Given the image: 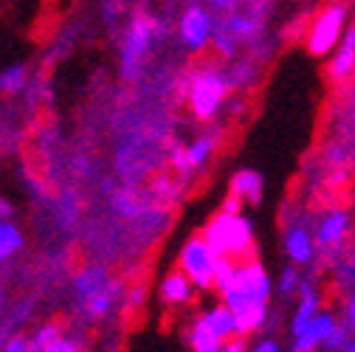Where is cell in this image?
<instances>
[{
  "instance_id": "9a60e30c",
  "label": "cell",
  "mask_w": 355,
  "mask_h": 352,
  "mask_svg": "<svg viewBox=\"0 0 355 352\" xmlns=\"http://www.w3.org/2000/svg\"><path fill=\"white\" fill-rule=\"evenodd\" d=\"M211 152H214V139L211 136H206V139H198L195 144H189L184 152H178V164H184V166H189V169H200L209 158H211Z\"/></svg>"
},
{
  "instance_id": "3957f363",
  "label": "cell",
  "mask_w": 355,
  "mask_h": 352,
  "mask_svg": "<svg viewBox=\"0 0 355 352\" xmlns=\"http://www.w3.org/2000/svg\"><path fill=\"white\" fill-rule=\"evenodd\" d=\"M232 338H237V327H234L232 310L223 301L206 310L189 330V344L198 352H223V346Z\"/></svg>"
},
{
  "instance_id": "cb8c5ba5",
  "label": "cell",
  "mask_w": 355,
  "mask_h": 352,
  "mask_svg": "<svg viewBox=\"0 0 355 352\" xmlns=\"http://www.w3.org/2000/svg\"><path fill=\"white\" fill-rule=\"evenodd\" d=\"M6 349L17 352V349H31V346H28V341H12V344H6Z\"/></svg>"
},
{
  "instance_id": "d6986e66",
  "label": "cell",
  "mask_w": 355,
  "mask_h": 352,
  "mask_svg": "<svg viewBox=\"0 0 355 352\" xmlns=\"http://www.w3.org/2000/svg\"><path fill=\"white\" fill-rule=\"evenodd\" d=\"M20 245H23L20 229L9 223V220H0V262H6L12 254H17Z\"/></svg>"
},
{
  "instance_id": "ba28073f",
  "label": "cell",
  "mask_w": 355,
  "mask_h": 352,
  "mask_svg": "<svg viewBox=\"0 0 355 352\" xmlns=\"http://www.w3.org/2000/svg\"><path fill=\"white\" fill-rule=\"evenodd\" d=\"M155 31H158V23H155L153 17H147V15H141V17L132 20L130 34H127V42H124V68H127V71H132V68L141 62V57L147 54Z\"/></svg>"
},
{
  "instance_id": "8992f818",
  "label": "cell",
  "mask_w": 355,
  "mask_h": 352,
  "mask_svg": "<svg viewBox=\"0 0 355 352\" xmlns=\"http://www.w3.org/2000/svg\"><path fill=\"white\" fill-rule=\"evenodd\" d=\"M226 94H229L226 79L220 73L203 71L189 85V105H192L198 118H211L220 110V105L226 102Z\"/></svg>"
},
{
  "instance_id": "30bf717a",
  "label": "cell",
  "mask_w": 355,
  "mask_h": 352,
  "mask_svg": "<svg viewBox=\"0 0 355 352\" xmlns=\"http://www.w3.org/2000/svg\"><path fill=\"white\" fill-rule=\"evenodd\" d=\"M347 226H349L347 211L336 209V211L324 214V217H322V223H319V231H316V243H319L322 248L341 245V240L347 237Z\"/></svg>"
},
{
  "instance_id": "44dd1931",
  "label": "cell",
  "mask_w": 355,
  "mask_h": 352,
  "mask_svg": "<svg viewBox=\"0 0 355 352\" xmlns=\"http://www.w3.org/2000/svg\"><path fill=\"white\" fill-rule=\"evenodd\" d=\"M23 85H26V68L23 65H12L0 73V91L17 94V91H23Z\"/></svg>"
},
{
  "instance_id": "ffe728a7",
  "label": "cell",
  "mask_w": 355,
  "mask_h": 352,
  "mask_svg": "<svg viewBox=\"0 0 355 352\" xmlns=\"http://www.w3.org/2000/svg\"><path fill=\"white\" fill-rule=\"evenodd\" d=\"M113 299H116V293H113V285H110L102 293H96V296H91L87 301H82L85 304V313L91 316V319H102L110 310V307H113Z\"/></svg>"
},
{
  "instance_id": "6da1fadb",
  "label": "cell",
  "mask_w": 355,
  "mask_h": 352,
  "mask_svg": "<svg viewBox=\"0 0 355 352\" xmlns=\"http://www.w3.org/2000/svg\"><path fill=\"white\" fill-rule=\"evenodd\" d=\"M214 290L220 293L223 304L234 316L237 338L254 335L262 330L265 316H268V299H271V276L265 274L259 262H237L229 256H220Z\"/></svg>"
},
{
  "instance_id": "9c48e42d",
  "label": "cell",
  "mask_w": 355,
  "mask_h": 352,
  "mask_svg": "<svg viewBox=\"0 0 355 352\" xmlns=\"http://www.w3.org/2000/svg\"><path fill=\"white\" fill-rule=\"evenodd\" d=\"M178 34H181V39L189 49H203L209 42V37H211V17L200 6H192V9L184 12Z\"/></svg>"
},
{
  "instance_id": "2e32d148",
  "label": "cell",
  "mask_w": 355,
  "mask_h": 352,
  "mask_svg": "<svg viewBox=\"0 0 355 352\" xmlns=\"http://www.w3.org/2000/svg\"><path fill=\"white\" fill-rule=\"evenodd\" d=\"M105 288H110V282H107V276H105V271H102V268H91V271H85V274H82V276H76V282H73V290H76V296H79L82 301H87L91 296L102 293Z\"/></svg>"
},
{
  "instance_id": "7c38bea8",
  "label": "cell",
  "mask_w": 355,
  "mask_h": 352,
  "mask_svg": "<svg viewBox=\"0 0 355 352\" xmlns=\"http://www.w3.org/2000/svg\"><path fill=\"white\" fill-rule=\"evenodd\" d=\"M285 251H288V256L296 262V265H307V262L313 259V254H316V240H313V234H310L307 229L296 226V229L288 231Z\"/></svg>"
},
{
  "instance_id": "5bb4252c",
  "label": "cell",
  "mask_w": 355,
  "mask_h": 352,
  "mask_svg": "<svg viewBox=\"0 0 355 352\" xmlns=\"http://www.w3.org/2000/svg\"><path fill=\"white\" fill-rule=\"evenodd\" d=\"M195 293V285L187 279L184 271H178V274H169L164 282H161V299L166 304H187Z\"/></svg>"
},
{
  "instance_id": "52a82bcc",
  "label": "cell",
  "mask_w": 355,
  "mask_h": 352,
  "mask_svg": "<svg viewBox=\"0 0 355 352\" xmlns=\"http://www.w3.org/2000/svg\"><path fill=\"white\" fill-rule=\"evenodd\" d=\"M293 349L296 352H307V349H316L322 344H336L341 338V327L330 313H316L310 319L299 333H293Z\"/></svg>"
},
{
  "instance_id": "7402d4cb",
  "label": "cell",
  "mask_w": 355,
  "mask_h": 352,
  "mask_svg": "<svg viewBox=\"0 0 355 352\" xmlns=\"http://www.w3.org/2000/svg\"><path fill=\"white\" fill-rule=\"evenodd\" d=\"M299 288V274L293 268H288L282 276H279V293H293Z\"/></svg>"
},
{
  "instance_id": "7a4b0ae2",
  "label": "cell",
  "mask_w": 355,
  "mask_h": 352,
  "mask_svg": "<svg viewBox=\"0 0 355 352\" xmlns=\"http://www.w3.org/2000/svg\"><path fill=\"white\" fill-rule=\"evenodd\" d=\"M211 251L217 256H229V259H240L251 251V223L240 214V209H223L220 214H214L209 220V226L200 234Z\"/></svg>"
},
{
  "instance_id": "277c9868",
  "label": "cell",
  "mask_w": 355,
  "mask_h": 352,
  "mask_svg": "<svg viewBox=\"0 0 355 352\" xmlns=\"http://www.w3.org/2000/svg\"><path fill=\"white\" fill-rule=\"evenodd\" d=\"M178 262H181V271L187 274V279L198 290H211L214 288V274H217L220 256L211 251V245L203 237L187 240V245L181 248V259Z\"/></svg>"
},
{
  "instance_id": "5b68a950",
  "label": "cell",
  "mask_w": 355,
  "mask_h": 352,
  "mask_svg": "<svg viewBox=\"0 0 355 352\" xmlns=\"http://www.w3.org/2000/svg\"><path fill=\"white\" fill-rule=\"evenodd\" d=\"M344 28H347V6H344V3L327 6V9L316 17L313 28H310V37H307L310 54H316V57L330 54V51L338 46Z\"/></svg>"
},
{
  "instance_id": "8fae6325",
  "label": "cell",
  "mask_w": 355,
  "mask_h": 352,
  "mask_svg": "<svg viewBox=\"0 0 355 352\" xmlns=\"http://www.w3.org/2000/svg\"><path fill=\"white\" fill-rule=\"evenodd\" d=\"M232 197L237 203H251L257 206L262 200V178H259V172L254 169H243L234 175V181H232Z\"/></svg>"
},
{
  "instance_id": "d4e9b609",
  "label": "cell",
  "mask_w": 355,
  "mask_h": 352,
  "mask_svg": "<svg viewBox=\"0 0 355 352\" xmlns=\"http://www.w3.org/2000/svg\"><path fill=\"white\" fill-rule=\"evenodd\" d=\"M217 3H226V0H217Z\"/></svg>"
},
{
  "instance_id": "e0dca14e",
  "label": "cell",
  "mask_w": 355,
  "mask_h": 352,
  "mask_svg": "<svg viewBox=\"0 0 355 352\" xmlns=\"http://www.w3.org/2000/svg\"><path fill=\"white\" fill-rule=\"evenodd\" d=\"M28 346L31 349H46V352H73V349H79L73 341H65L57 327H42Z\"/></svg>"
},
{
  "instance_id": "603a6c76",
  "label": "cell",
  "mask_w": 355,
  "mask_h": 352,
  "mask_svg": "<svg viewBox=\"0 0 355 352\" xmlns=\"http://www.w3.org/2000/svg\"><path fill=\"white\" fill-rule=\"evenodd\" d=\"M254 349L257 352H279V344L277 341H257Z\"/></svg>"
},
{
  "instance_id": "ac0fdd59",
  "label": "cell",
  "mask_w": 355,
  "mask_h": 352,
  "mask_svg": "<svg viewBox=\"0 0 355 352\" xmlns=\"http://www.w3.org/2000/svg\"><path fill=\"white\" fill-rule=\"evenodd\" d=\"M316 313H319V293L310 288V285H304V288H302L299 307H296V316H293V333H299Z\"/></svg>"
},
{
  "instance_id": "4fadbf2b",
  "label": "cell",
  "mask_w": 355,
  "mask_h": 352,
  "mask_svg": "<svg viewBox=\"0 0 355 352\" xmlns=\"http://www.w3.org/2000/svg\"><path fill=\"white\" fill-rule=\"evenodd\" d=\"M352 65H355V31L347 26L344 34H341V46H338V51L330 62V73L336 79H344V76L352 73Z\"/></svg>"
}]
</instances>
